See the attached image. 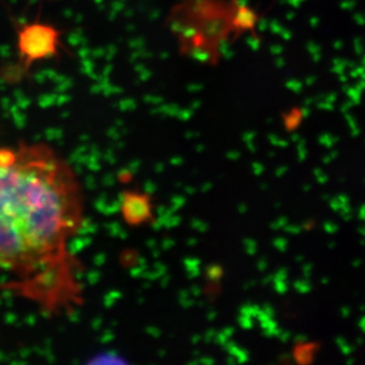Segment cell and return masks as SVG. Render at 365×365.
Instances as JSON below:
<instances>
[{
  "label": "cell",
  "instance_id": "obj_4",
  "mask_svg": "<svg viewBox=\"0 0 365 365\" xmlns=\"http://www.w3.org/2000/svg\"><path fill=\"white\" fill-rule=\"evenodd\" d=\"M314 348H312L310 345H303V346H300L299 352H297L296 357L299 362H304V357L307 359V362H309L311 356L314 355Z\"/></svg>",
  "mask_w": 365,
  "mask_h": 365
},
{
  "label": "cell",
  "instance_id": "obj_2",
  "mask_svg": "<svg viewBox=\"0 0 365 365\" xmlns=\"http://www.w3.org/2000/svg\"><path fill=\"white\" fill-rule=\"evenodd\" d=\"M62 35L58 29L41 21H28L17 30V64L7 68L6 80L25 76L36 63L58 57Z\"/></svg>",
  "mask_w": 365,
  "mask_h": 365
},
{
  "label": "cell",
  "instance_id": "obj_1",
  "mask_svg": "<svg viewBox=\"0 0 365 365\" xmlns=\"http://www.w3.org/2000/svg\"><path fill=\"white\" fill-rule=\"evenodd\" d=\"M83 207L80 181L55 149L0 148V267L29 277L66 262Z\"/></svg>",
  "mask_w": 365,
  "mask_h": 365
},
{
  "label": "cell",
  "instance_id": "obj_3",
  "mask_svg": "<svg viewBox=\"0 0 365 365\" xmlns=\"http://www.w3.org/2000/svg\"><path fill=\"white\" fill-rule=\"evenodd\" d=\"M122 215L129 225L147 224L153 217V206L150 197L147 194H124L121 205Z\"/></svg>",
  "mask_w": 365,
  "mask_h": 365
}]
</instances>
